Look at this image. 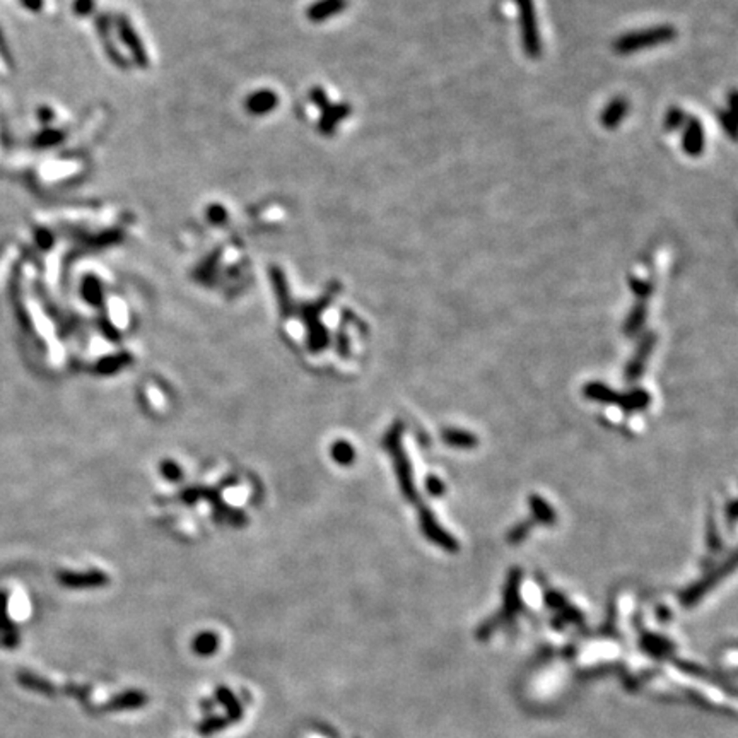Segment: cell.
I'll return each instance as SVG.
<instances>
[{
    "label": "cell",
    "instance_id": "cell-7",
    "mask_svg": "<svg viewBox=\"0 0 738 738\" xmlns=\"http://www.w3.org/2000/svg\"><path fill=\"white\" fill-rule=\"evenodd\" d=\"M17 682L21 684V687L28 689V691L36 692V694H44V696H54L55 694V685L51 682H48L47 678L36 675L31 672H19L17 673Z\"/></svg>",
    "mask_w": 738,
    "mask_h": 738
},
{
    "label": "cell",
    "instance_id": "cell-12",
    "mask_svg": "<svg viewBox=\"0 0 738 738\" xmlns=\"http://www.w3.org/2000/svg\"><path fill=\"white\" fill-rule=\"evenodd\" d=\"M685 120H687V117H685L684 110H680V108L677 106L670 108L665 117V130L666 132H675L680 126H684Z\"/></svg>",
    "mask_w": 738,
    "mask_h": 738
},
{
    "label": "cell",
    "instance_id": "cell-10",
    "mask_svg": "<svg viewBox=\"0 0 738 738\" xmlns=\"http://www.w3.org/2000/svg\"><path fill=\"white\" fill-rule=\"evenodd\" d=\"M231 725V721L227 719L226 716H218V714H211V716H207L205 719H202V721L197 725V732L200 733V735H214V733L218 732H222V730L227 728V726Z\"/></svg>",
    "mask_w": 738,
    "mask_h": 738
},
{
    "label": "cell",
    "instance_id": "cell-15",
    "mask_svg": "<svg viewBox=\"0 0 738 738\" xmlns=\"http://www.w3.org/2000/svg\"><path fill=\"white\" fill-rule=\"evenodd\" d=\"M356 738H359V737H356Z\"/></svg>",
    "mask_w": 738,
    "mask_h": 738
},
{
    "label": "cell",
    "instance_id": "cell-2",
    "mask_svg": "<svg viewBox=\"0 0 738 738\" xmlns=\"http://www.w3.org/2000/svg\"><path fill=\"white\" fill-rule=\"evenodd\" d=\"M518 9H520V21H521V35H523V47L525 51L530 58H539L542 54V43H540L539 24H536L535 6L533 0H516Z\"/></svg>",
    "mask_w": 738,
    "mask_h": 738
},
{
    "label": "cell",
    "instance_id": "cell-3",
    "mask_svg": "<svg viewBox=\"0 0 738 738\" xmlns=\"http://www.w3.org/2000/svg\"><path fill=\"white\" fill-rule=\"evenodd\" d=\"M704 145H706V139H704L703 125L697 118H689L685 123L684 136H682V149L691 158H697L704 152Z\"/></svg>",
    "mask_w": 738,
    "mask_h": 738
},
{
    "label": "cell",
    "instance_id": "cell-5",
    "mask_svg": "<svg viewBox=\"0 0 738 738\" xmlns=\"http://www.w3.org/2000/svg\"><path fill=\"white\" fill-rule=\"evenodd\" d=\"M215 700L218 703H221L222 706H224L226 710V718L229 719L231 723H238L243 719V704L240 703V699H238L236 696L233 694V691L231 689H227L226 685H219L218 689H215Z\"/></svg>",
    "mask_w": 738,
    "mask_h": 738
},
{
    "label": "cell",
    "instance_id": "cell-14",
    "mask_svg": "<svg viewBox=\"0 0 738 738\" xmlns=\"http://www.w3.org/2000/svg\"><path fill=\"white\" fill-rule=\"evenodd\" d=\"M200 707L204 710V713H211V711H214V707H215V700L204 699L202 703H200Z\"/></svg>",
    "mask_w": 738,
    "mask_h": 738
},
{
    "label": "cell",
    "instance_id": "cell-9",
    "mask_svg": "<svg viewBox=\"0 0 738 738\" xmlns=\"http://www.w3.org/2000/svg\"><path fill=\"white\" fill-rule=\"evenodd\" d=\"M192 650L193 653L204 656V658L212 656L219 650V637L214 632H202L193 639Z\"/></svg>",
    "mask_w": 738,
    "mask_h": 738
},
{
    "label": "cell",
    "instance_id": "cell-11",
    "mask_svg": "<svg viewBox=\"0 0 738 738\" xmlns=\"http://www.w3.org/2000/svg\"><path fill=\"white\" fill-rule=\"evenodd\" d=\"M677 669L680 670L682 673H687V675L691 677H699V678H706V680H711L714 682L716 685H721L723 680L719 677L714 675V673H711L710 670L703 669V666L696 665V663H691V662H675ZM723 687V685H721Z\"/></svg>",
    "mask_w": 738,
    "mask_h": 738
},
{
    "label": "cell",
    "instance_id": "cell-6",
    "mask_svg": "<svg viewBox=\"0 0 738 738\" xmlns=\"http://www.w3.org/2000/svg\"><path fill=\"white\" fill-rule=\"evenodd\" d=\"M629 104L624 98H615L607 104V108L603 110L602 117H600V123L605 126L607 130H614L621 125V122L624 120V117L628 115Z\"/></svg>",
    "mask_w": 738,
    "mask_h": 738
},
{
    "label": "cell",
    "instance_id": "cell-13",
    "mask_svg": "<svg viewBox=\"0 0 738 738\" xmlns=\"http://www.w3.org/2000/svg\"><path fill=\"white\" fill-rule=\"evenodd\" d=\"M719 122H721V126L726 130V133H728L732 139H735V111H721V113H719Z\"/></svg>",
    "mask_w": 738,
    "mask_h": 738
},
{
    "label": "cell",
    "instance_id": "cell-1",
    "mask_svg": "<svg viewBox=\"0 0 738 738\" xmlns=\"http://www.w3.org/2000/svg\"><path fill=\"white\" fill-rule=\"evenodd\" d=\"M675 38L677 29L673 26H656V28L628 33V35L621 36L618 40H615L614 50L621 55H629L639 50H646V48L670 43Z\"/></svg>",
    "mask_w": 738,
    "mask_h": 738
},
{
    "label": "cell",
    "instance_id": "cell-4",
    "mask_svg": "<svg viewBox=\"0 0 738 738\" xmlns=\"http://www.w3.org/2000/svg\"><path fill=\"white\" fill-rule=\"evenodd\" d=\"M149 703V697L142 691H136V689H130V691L120 692L111 700H108L104 704L103 710L110 711V713H120V711H130V710H139L144 707Z\"/></svg>",
    "mask_w": 738,
    "mask_h": 738
},
{
    "label": "cell",
    "instance_id": "cell-8",
    "mask_svg": "<svg viewBox=\"0 0 738 738\" xmlns=\"http://www.w3.org/2000/svg\"><path fill=\"white\" fill-rule=\"evenodd\" d=\"M641 648L653 658H666L673 653L672 641H666L659 636H646L641 639Z\"/></svg>",
    "mask_w": 738,
    "mask_h": 738
}]
</instances>
